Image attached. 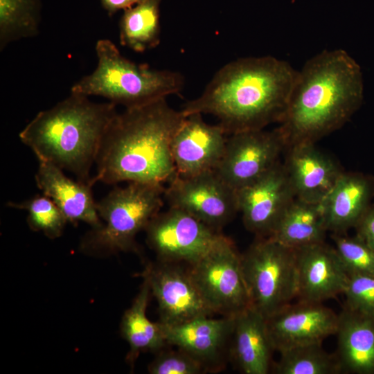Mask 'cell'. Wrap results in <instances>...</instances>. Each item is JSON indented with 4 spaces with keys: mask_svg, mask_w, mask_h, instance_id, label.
<instances>
[{
    "mask_svg": "<svg viewBox=\"0 0 374 374\" xmlns=\"http://www.w3.org/2000/svg\"><path fill=\"white\" fill-rule=\"evenodd\" d=\"M169 207L182 210L220 231L238 212L236 191L213 171L176 176L165 187Z\"/></svg>",
    "mask_w": 374,
    "mask_h": 374,
    "instance_id": "30bf717a",
    "label": "cell"
},
{
    "mask_svg": "<svg viewBox=\"0 0 374 374\" xmlns=\"http://www.w3.org/2000/svg\"><path fill=\"white\" fill-rule=\"evenodd\" d=\"M96 53V68L76 82L71 93L101 96L129 109L166 98L183 89L184 80L181 73L135 63L125 57L109 39L98 40Z\"/></svg>",
    "mask_w": 374,
    "mask_h": 374,
    "instance_id": "5b68a950",
    "label": "cell"
},
{
    "mask_svg": "<svg viewBox=\"0 0 374 374\" xmlns=\"http://www.w3.org/2000/svg\"><path fill=\"white\" fill-rule=\"evenodd\" d=\"M298 71L272 56L240 58L220 69L202 93L186 103V116L211 114L227 135L280 122Z\"/></svg>",
    "mask_w": 374,
    "mask_h": 374,
    "instance_id": "6da1fadb",
    "label": "cell"
},
{
    "mask_svg": "<svg viewBox=\"0 0 374 374\" xmlns=\"http://www.w3.org/2000/svg\"><path fill=\"white\" fill-rule=\"evenodd\" d=\"M188 273L206 305L215 313L235 317L251 307L240 254L225 235L189 264Z\"/></svg>",
    "mask_w": 374,
    "mask_h": 374,
    "instance_id": "ba28073f",
    "label": "cell"
},
{
    "mask_svg": "<svg viewBox=\"0 0 374 374\" xmlns=\"http://www.w3.org/2000/svg\"><path fill=\"white\" fill-rule=\"evenodd\" d=\"M343 294L345 308L360 314H374V276L348 274Z\"/></svg>",
    "mask_w": 374,
    "mask_h": 374,
    "instance_id": "f546056e",
    "label": "cell"
},
{
    "mask_svg": "<svg viewBox=\"0 0 374 374\" xmlns=\"http://www.w3.org/2000/svg\"><path fill=\"white\" fill-rule=\"evenodd\" d=\"M184 117L166 98L118 113L101 142L93 184L170 182L177 175L171 143Z\"/></svg>",
    "mask_w": 374,
    "mask_h": 374,
    "instance_id": "7a4b0ae2",
    "label": "cell"
},
{
    "mask_svg": "<svg viewBox=\"0 0 374 374\" xmlns=\"http://www.w3.org/2000/svg\"><path fill=\"white\" fill-rule=\"evenodd\" d=\"M240 260L250 305L265 319L296 298L294 249L270 237L258 238Z\"/></svg>",
    "mask_w": 374,
    "mask_h": 374,
    "instance_id": "52a82bcc",
    "label": "cell"
},
{
    "mask_svg": "<svg viewBox=\"0 0 374 374\" xmlns=\"http://www.w3.org/2000/svg\"><path fill=\"white\" fill-rule=\"evenodd\" d=\"M115 104L98 103L74 93L39 112L21 131V141L38 161H48L94 185L90 171L103 136L118 114Z\"/></svg>",
    "mask_w": 374,
    "mask_h": 374,
    "instance_id": "277c9868",
    "label": "cell"
},
{
    "mask_svg": "<svg viewBox=\"0 0 374 374\" xmlns=\"http://www.w3.org/2000/svg\"><path fill=\"white\" fill-rule=\"evenodd\" d=\"M176 262L159 260L148 264L141 274L156 299L160 321L165 325H176L214 314L205 303L188 269Z\"/></svg>",
    "mask_w": 374,
    "mask_h": 374,
    "instance_id": "7c38bea8",
    "label": "cell"
},
{
    "mask_svg": "<svg viewBox=\"0 0 374 374\" xmlns=\"http://www.w3.org/2000/svg\"><path fill=\"white\" fill-rule=\"evenodd\" d=\"M294 249L299 301L323 303L343 294L348 274L334 247L321 242Z\"/></svg>",
    "mask_w": 374,
    "mask_h": 374,
    "instance_id": "2e32d148",
    "label": "cell"
},
{
    "mask_svg": "<svg viewBox=\"0 0 374 374\" xmlns=\"http://www.w3.org/2000/svg\"><path fill=\"white\" fill-rule=\"evenodd\" d=\"M374 179L359 172H344L321 203L328 231L341 234L355 228L371 205Z\"/></svg>",
    "mask_w": 374,
    "mask_h": 374,
    "instance_id": "ffe728a7",
    "label": "cell"
},
{
    "mask_svg": "<svg viewBox=\"0 0 374 374\" xmlns=\"http://www.w3.org/2000/svg\"><path fill=\"white\" fill-rule=\"evenodd\" d=\"M283 163L295 197L321 203L343 171L330 156L315 143L291 145Z\"/></svg>",
    "mask_w": 374,
    "mask_h": 374,
    "instance_id": "ac0fdd59",
    "label": "cell"
},
{
    "mask_svg": "<svg viewBox=\"0 0 374 374\" xmlns=\"http://www.w3.org/2000/svg\"><path fill=\"white\" fill-rule=\"evenodd\" d=\"M202 115L186 116L172 137L171 152L177 175L213 171L223 155L227 134L219 124L206 123Z\"/></svg>",
    "mask_w": 374,
    "mask_h": 374,
    "instance_id": "9a60e30c",
    "label": "cell"
},
{
    "mask_svg": "<svg viewBox=\"0 0 374 374\" xmlns=\"http://www.w3.org/2000/svg\"><path fill=\"white\" fill-rule=\"evenodd\" d=\"M328 232L321 203L295 197L286 208L270 238L298 249L324 242Z\"/></svg>",
    "mask_w": 374,
    "mask_h": 374,
    "instance_id": "603a6c76",
    "label": "cell"
},
{
    "mask_svg": "<svg viewBox=\"0 0 374 374\" xmlns=\"http://www.w3.org/2000/svg\"><path fill=\"white\" fill-rule=\"evenodd\" d=\"M6 205L27 211V223L29 228L34 231L43 233L49 239L60 237L68 222L54 202L43 194L21 202H8Z\"/></svg>",
    "mask_w": 374,
    "mask_h": 374,
    "instance_id": "83f0119b",
    "label": "cell"
},
{
    "mask_svg": "<svg viewBox=\"0 0 374 374\" xmlns=\"http://www.w3.org/2000/svg\"><path fill=\"white\" fill-rule=\"evenodd\" d=\"M234 319L201 317L176 325L160 323L167 344L186 352L209 371L220 366L226 349L229 352Z\"/></svg>",
    "mask_w": 374,
    "mask_h": 374,
    "instance_id": "e0dca14e",
    "label": "cell"
},
{
    "mask_svg": "<svg viewBox=\"0 0 374 374\" xmlns=\"http://www.w3.org/2000/svg\"><path fill=\"white\" fill-rule=\"evenodd\" d=\"M361 68L343 49L325 50L298 71L278 127L287 147L315 143L344 125L363 99Z\"/></svg>",
    "mask_w": 374,
    "mask_h": 374,
    "instance_id": "3957f363",
    "label": "cell"
},
{
    "mask_svg": "<svg viewBox=\"0 0 374 374\" xmlns=\"http://www.w3.org/2000/svg\"><path fill=\"white\" fill-rule=\"evenodd\" d=\"M160 3L161 0H144L124 10L119 23L123 46L143 53L159 44Z\"/></svg>",
    "mask_w": 374,
    "mask_h": 374,
    "instance_id": "d4e9b609",
    "label": "cell"
},
{
    "mask_svg": "<svg viewBox=\"0 0 374 374\" xmlns=\"http://www.w3.org/2000/svg\"><path fill=\"white\" fill-rule=\"evenodd\" d=\"M274 350L262 315L249 307L235 316L229 354L240 371L268 373Z\"/></svg>",
    "mask_w": 374,
    "mask_h": 374,
    "instance_id": "44dd1931",
    "label": "cell"
},
{
    "mask_svg": "<svg viewBox=\"0 0 374 374\" xmlns=\"http://www.w3.org/2000/svg\"><path fill=\"white\" fill-rule=\"evenodd\" d=\"M280 353L272 365L276 374H338L341 368L334 354L328 353L322 343L292 347Z\"/></svg>",
    "mask_w": 374,
    "mask_h": 374,
    "instance_id": "4316f807",
    "label": "cell"
},
{
    "mask_svg": "<svg viewBox=\"0 0 374 374\" xmlns=\"http://www.w3.org/2000/svg\"><path fill=\"white\" fill-rule=\"evenodd\" d=\"M355 228L356 235L374 249V205H370Z\"/></svg>",
    "mask_w": 374,
    "mask_h": 374,
    "instance_id": "1f68e13d",
    "label": "cell"
},
{
    "mask_svg": "<svg viewBox=\"0 0 374 374\" xmlns=\"http://www.w3.org/2000/svg\"><path fill=\"white\" fill-rule=\"evenodd\" d=\"M38 161L36 185L43 195L54 202L68 222H83L93 229L101 226L103 222L92 193L93 185L69 178L62 169L48 161Z\"/></svg>",
    "mask_w": 374,
    "mask_h": 374,
    "instance_id": "d6986e66",
    "label": "cell"
},
{
    "mask_svg": "<svg viewBox=\"0 0 374 374\" xmlns=\"http://www.w3.org/2000/svg\"><path fill=\"white\" fill-rule=\"evenodd\" d=\"M150 294V285L143 278L138 294L121 319V332L130 346L126 360L131 366L141 353L158 351L167 344L160 322L154 323L146 315Z\"/></svg>",
    "mask_w": 374,
    "mask_h": 374,
    "instance_id": "cb8c5ba5",
    "label": "cell"
},
{
    "mask_svg": "<svg viewBox=\"0 0 374 374\" xmlns=\"http://www.w3.org/2000/svg\"><path fill=\"white\" fill-rule=\"evenodd\" d=\"M335 355L341 373L374 374V314L344 308L339 314Z\"/></svg>",
    "mask_w": 374,
    "mask_h": 374,
    "instance_id": "7402d4cb",
    "label": "cell"
},
{
    "mask_svg": "<svg viewBox=\"0 0 374 374\" xmlns=\"http://www.w3.org/2000/svg\"><path fill=\"white\" fill-rule=\"evenodd\" d=\"M151 374H200L207 372L197 359L177 348V350L162 351L148 365Z\"/></svg>",
    "mask_w": 374,
    "mask_h": 374,
    "instance_id": "4dcf8cb0",
    "label": "cell"
},
{
    "mask_svg": "<svg viewBox=\"0 0 374 374\" xmlns=\"http://www.w3.org/2000/svg\"><path fill=\"white\" fill-rule=\"evenodd\" d=\"M286 147L278 128L231 134L227 137L223 155L214 172L236 191L278 163L279 157Z\"/></svg>",
    "mask_w": 374,
    "mask_h": 374,
    "instance_id": "8fae6325",
    "label": "cell"
},
{
    "mask_svg": "<svg viewBox=\"0 0 374 374\" xmlns=\"http://www.w3.org/2000/svg\"><path fill=\"white\" fill-rule=\"evenodd\" d=\"M245 228L257 238L270 237L295 195L280 161L259 178L236 190Z\"/></svg>",
    "mask_w": 374,
    "mask_h": 374,
    "instance_id": "4fadbf2b",
    "label": "cell"
},
{
    "mask_svg": "<svg viewBox=\"0 0 374 374\" xmlns=\"http://www.w3.org/2000/svg\"><path fill=\"white\" fill-rule=\"evenodd\" d=\"M41 0H0V49L12 42L36 36Z\"/></svg>",
    "mask_w": 374,
    "mask_h": 374,
    "instance_id": "484cf974",
    "label": "cell"
},
{
    "mask_svg": "<svg viewBox=\"0 0 374 374\" xmlns=\"http://www.w3.org/2000/svg\"><path fill=\"white\" fill-rule=\"evenodd\" d=\"M102 6L109 15H113L121 10H125L144 0H100Z\"/></svg>",
    "mask_w": 374,
    "mask_h": 374,
    "instance_id": "d6a6232c",
    "label": "cell"
},
{
    "mask_svg": "<svg viewBox=\"0 0 374 374\" xmlns=\"http://www.w3.org/2000/svg\"><path fill=\"white\" fill-rule=\"evenodd\" d=\"M265 319L272 347L280 352L297 346L322 343L335 335L339 314L322 303L298 301Z\"/></svg>",
    "mask_w": 374,
    "mask_h": 374,
    "instance_id": "5bb4252c",
    "label": "cell"
},
{
    "mask_svg": "<svg viewBox=\"0 0 374 374\" xmlns=\"http://www.w3.org/2000/svg\"><path fill=\"white\" fill-rule=\"evenodd\" d=\"M145 231L147 244L159 260L188 264L204 256L224 235L188 213L173 207L156 214Z\"/></svg>",
    "mask_w": 374,
    "mask_h": 374,
    "instance_id": "9c48e42d",
    "label": "cell"
},
{
    "mask_svg": "<svg viewBox=\"0 0 374 374\" xmlns=\"http://www.w3.org/2000/svg\"><path fill=\"white\" fill-rule=\"evenodd\" d=\"M334 248L348 274L374 276V249L357 235L333 233Z\"/></svg>",
    "mask_w": 374,
    "mask_h": 374,
    "instance_id": "f1b7e54d",
    "label": "cell"
},
{
    "mask_svg": "<svg viewBox=\"0 0 374 374\" xmlns=\"http://www.w3.org/2000/svg\"><path fill=\"white\" fill-rule=\"evenodd\" d=\"M164 191L163 185L138 182L114 188L96 203L98 213L104 222L84 235L80 251L100 258L121 251H136V237L161 211Z\"/></svg>",
    "mask_w": 374,
    "mask_h": 374,
    "instance_id": "8992f818",
    "label": "cell"
}]
</instances>
